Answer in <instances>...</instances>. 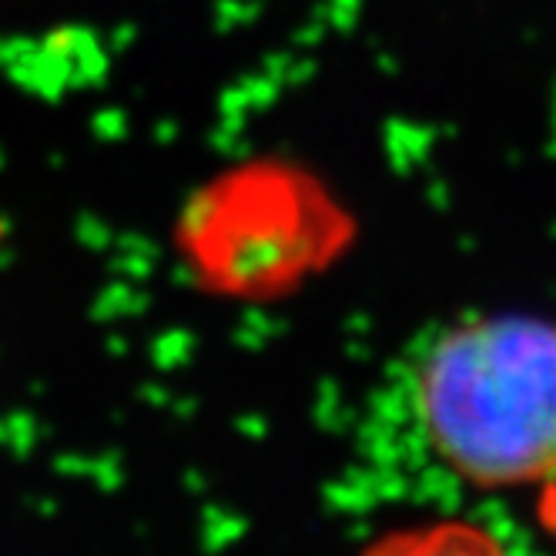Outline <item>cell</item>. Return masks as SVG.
<instances>
[{
    "instance_id": "3957f363",
    "label": "cell",
    "mask_w": 556,
    "mask_h": 556,
    "mask_svg": "<svg viewBox=\"0 0 556 556\" xmlns=\"http://www.w3.org/2000/svg\"><path fill=\"white\" fill-rule=\"evenodd\" d=\"M363 556H509L506 546L486 527L459 516L419 520L409 527H395L379 533Z\"/></svg>"
},
{
    "instance_id": "277c9868",
    "label": "cell",
    "mask_w": 556,
    "mask_h": 556,
    "mask_svg": "<svg viewBox=\"0 0 556 556\" xmlns=\"http://www.w3.org/2000/svg\"><path fill=\"white\" fill-rule=\"evenodd\" d=\"M536 520L540 530L556 543V469L536 486Z\"/></svg>"
},
{
    "instance_id": "6da1fadb",
    "label": "cell",
    "mask_w": 556,
    "mask_h": 556,
    "mask_svg": "<svg viewBox=\"0 0 556 556\" xmlns=\"http://www.w3.org/2000/svg\"><path fill=\"white\" fill-rule=\"evenodd\" d=\"M416 413L469 486L536 490L556 469V323L506 312L443 332L419 363Z\"/></svg>"
},
{
    "instance_id": "7a4b0ae2",
    "label": "cell",
    "mask_w": 556,
    "mask_h": 556,
    "mask_svg": "<svg viewBox=\"0 0 556 556\" xmlns=\"http://www.w3.org/2000/svg\"><path fill=\"white\" fill-rule=\"evenodd\" d=\"M336 249V208L286 157L245 154L191 178L165 225V262L198 299L262 305L319 271Z\"/></svg>"
}]
</instances>
